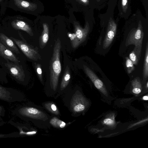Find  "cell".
<instances>
[{"label": "cell", "mask_w": 148, "mask_h": 148, "mask_svg": "<svg viewBox=\"0 0 148 148\" xmlns=\"http://www.w3.org/2000/svg\"><path fill=\"white\" fill-rule=\"evenodd\" d=\"M13 114L21 119L30 122L41 129L49 128L50 115L40 107L31 102L18 106L12 111Z\"/></svg>", "instance_id": "obj_1"}, {"label": "cell", "mask_w": 148, "mask_h": 148, "mask_svg": "<svg viewBox=\"0 0 148 148\" xmlns=\"http://www.w3.org/2000/svg\"><path fill=\"white\" fill-rule=\"evenodd\" d=\"M63 100L71 116L75 117L84 113L89 105L88 100L78 89L68 90L64 94Z\"/></svg>", "instance_id": "obj_2"}, {"label": "cell", "mask_w": 148, "mask_h": 148, "mask_svg": "<svg viewBox=\"0 0 148 148\" xmlns=\"http://www.w3.org/2000/svg\"><path fill=\"white\" fill-rule=\"evenodd\" d=\"M61 42L58 39L53 48V56L50 66V77L49 87L45 90V94L48 97H53L58 90L59 77L61 71L60 60Z\"/></svg>", "instance_id": "obj_3"}, {"label": "cell", "mask_w": 148, "mask_h": 148, "mask_svg": "<svg viewBox=\"0 0 148 148\" xmlns=\"http://www.w3.org/2000/svg\"><path fill=\"white\" fill-rule=\"evenodd\" d=\"M27 20L25 17L18 15L5 16L1 21L2 24L4 26L11 27L15 30L24 31L30 36H33L32 28Z\"/></svg>", "instance_id": "obj_4"}, {"label": "cell", "mask_w": 148, "mask_h": 148, "mask_svg": "<svg viewBox=\"0 0 148 148\" xmlns=\"http://www.w3.org/2000/svg\"><path fill=\"white\" fill-rule=\"evenodd\" d=\"M144 36L142 23L139 21L137 28L132 29L127 38L125 45L126 46L133 45L135 47L134 50L140 60L142 48V42Z\"/></svg>", "instance_id": "obj_5"}, {"label": "cell", "mask_w": 148, "mask_h": 148, "mask_svg": "<svg viewBox=\"0 0 148 148\" xmlns=\"http://www.w3.org/2000/svg\"><path fill=\"white\" fill-rule=\"evenodd\" d=\"M73 24L75 33L69 34V36L72 47L76 48L85 40L89 31L90 26L87 21L83 28L77 22L74 21Z\"/></svg>", "instance_id": "obj_6"}, {"label": "cell", "mask_w": 148, "mask_h": 148, "mask_svg": "<svg viewBox=\"0 0 148 148\" xmlns=\"http://www.w3.org/2000/svg\"><path fill=\"white\" fill-rule=\"evenodd\" d=\"M25 99L24 94L20 91L0 85V100L8 103L21 102Z\"/></svg>", "instance_id": "obj_7"}, {"label": "cell", "mask_w": 148, "mask_h": 148, "mask_svg": "<svg viewBox=\"0 0 148 148\" xmlns=\"http://www.w3.org/2000/svg\"><path fill=\"white\" fill-rule=\"evenodd\" d=\"M8 7L15 11L29 13L36 10L37 5L28 0H9Z\"/></svg>", "instance_id": "obj_8"}, {"label": "cell", "mask_w": 148, "mask_h": 148, "mask_svg": "<svg viewBox=\"0 0 148 148\" xmlns=\"http://www.w3.org/2000/svg\"><path fill=\"white\" fill-rule=\"evenodd\" d=\"M8 123L17 129L20 137L31 136L37 134V129L28 123H23L9 120Z\"/></svg>", "instance_id": "obj_9"}, {"label": "cell", "mask_w": 148, "mask_h": 148, "mask_svg": "<svg viewBox=\"0 0 148 148\" xmlns=\"http://www.w3.org/2000/svg\"><path fill=\"white\" fill-rule=\"evenodd\" d=\"M10 38L27 58L33 60H38L39 55L38 53L26 42L23 40L16 39L12 37H10Z\"/></svg>", "instance_id": "obj_10"}, {"label": "cell", "mask_w": 148, "mask_h": 148, "mask_svg": "<svg viewBox=\"0 0 148 148\" xmlns=\"http://www.w3.org/2000/svg\"><path fill=\"white\" fill-rule=\"evenodd\" d=\"M5 65L10 74L18 83L23 84L25 80V74L22 67L18 63L9 62L7 60Z\"/></svg>", "instance_id": "obj_11"}, {"label": "cell", "mask_w": 148, "mask_h": 148, "mask_svg": "<svg viewBox=\"0 0 148 148\" xmlns=\"http://www.w3.org/2000/svg\"><path fill=\"white\" fill-rule=\"evenodd\" d=\"M117 25L112 18H110L108 25L106 34L103 42V48L106 49L111 44L116 34Z\"/></svg>", "instance_id": "obj_12"}, {"label": "cell", "mask_w": 148, "mask_h": 148, "mask_svg": "<svg viewBox=\"0 0 148 148\" xmlns=\"http://www.w3.org/2000/svg\"><path fill=\"white\" fill-rule=\"evenodd\" d=\"M84 71L93 83L95 86L103 94L106 95L107 92L103 82L99 79L95 73L86 66L84 65Z\"/></svg>", "instance_id": "obj_13"}, {"label": "cell", "mask_w": 148, "mask_h": 148, "mask_svg": "<svg viewBox=\"0 0 148 148\" xmlns=\"http://www.w3.org/2000/svg\"><path fill=\"white\" fill-rule=\"evenodd\" d=\"M71 76L69 67H67L66 70L63 77L62 80L57 93L54 97L55 99H56L59 97L64 94L68 90L67 88L69 84Z\"/></svg>", "instance_id": "obj_14"}, {"label": "cell", "mask_w": 148, "mask_h": 148, "mask_svg": "<svg viewBox=\"0 0 148 148\" xmlns=\"http://www.w3.org/2000/svg\"><path fill=\"white\" fill-rule=\"evenodd\" d=\"M0 56L6 60L18 63L20 61L13 52L0 42Z\"/></svg>", "instance_id": "obj_15"}, {"label": "cell", "mask_w": 148, "mask_h": 148, "mask_svg": "<svg viewBox=\"0 0 148 148\" xmlns=\"http://www.w3.org/2000/svg\"><path fill=\"white\" fill-rule=\"evenodd\" d=\"M0 42L8 49L16 54H19L20 51L14 41L4 33H0Z\"/></svg>", "instance_id": "obj_16"}, {"label": "cell", "mask_w": 148, "mask_h": 148, "mask_svg": "<svg viewBox=\"0 0 148 148\" xmlns=\"http://www.w3.org/2000/svg\"><path fill=\"white\" fill-rule=\"evenodd\" d=\"M73 121L66 122L57 116L51 115L49 120V123L51 126L59 130H63L71 124Z\"/></svg>", "instance_id": "obj_17"}, {"label": "cell", "mask_w": 148, "mask_h": 148, "mask_svg": "<svg viewBox=\"0 0 148 148\" xmlns=\"http://www.w3.org/2000/svg\"><path fill=\"white\" fill-rule=\"evenodd\" d=\"M43 108L52 115L60 117L61 114L56 104L53 101H48L45 102L42 104Z\"/></svg>", "instance_id": "obj_18"}, {"label": "cell", "mask_w": 148, "mask_h": 148, "mask_svg": "<svg viewBox=\"0 0 148 148\" xmlns=\"http://www.w3.org/2000/svg\"><path fill=\"white\" fill-rule=\"evenodd\" d=\"M43 26V30L40 38L41 44L42 46L45 45L49 39V28L47 24L44 23Z\"/></svg>", "instance_id": "obj_19"}, {"label": "cell", "mask_w": 148, "mask_h": 148, "mask_svg": "<svg viewBox=\"0 0 148 148\" xmlns=\"http://www.w3.org/2000/svg\"><path fill=\"white\" fill-rule=\"evenodd\" d=\"M131 84L132 87V92L135 94H139L141 91L142 85L139 78H135L132 80Z\"/></svg>", "instance_id": "obj_20"}, {"label": "cell", "mask_w": 148, "mask_h": 148, "mask_svg": "<svg viewBox=\"0 0 148 148\" xmlns=\"http://www.w3.org/2000/svg\"><path fill=\"white\" fill-rule=\"evenodd\" d=\"M143 76L145 78L148 76V43L147 42L145 49V52L143 70Z\"/></svg>", "instance_id": "obj_21"}, {"label": "cell", "mask_w": 148, "mask_h": 148, "mask_svg": "<svg viewBox=\"0 0 148 148\" xmlns=\"http://www.w3.org/2000/svg\"><path fill=\"white\" fill-rule=\"evenodd\" d=\"M9 0H0V21L4 17Z\"/></svg>", "instance_id": "obj_22"}, {"label": "cell", "mask_w": 148, "mask_h": 148, "mask_svg": "<svg viewBox=\"0 0 148 148\" xmlns=\"http://www.w3.org/2000/svg\"><path fill=\"white\" fill-rule=\"evenodd\" d=\"M125 65L128 73L130 74L135 69V67L131 61L128 57L125 58Z\"/></svg>", "instance_id": "obj_23"}, {"label": "cell", "mask_w": 148, "mask_h": 148, "mask_svg": "<svg viewBox=\"0 0 148 148\" xmlns=\"http://www.w3.org/2000/svg\"><path fill=\"white\" fill-rule=\"evenodd\" d=\"M129 58L134 65H137L139 60L134 50L129 54Z\"/></svg>", "instance_id": "obj_24"}, {"label": "cell", "mask_w": 148, "mask_h": 148, "mask_svg": "<svg viewBox=\"0 0 148 148\" xmlns=\"http://www.w3.org/2000/svg\"><path fill=\"white\" fill-rule=\"evenodd\" d=\"M5 110L3 107L0 105V126L3 125L5 123L3 118L5 116Z\"/></svg>", "instance_id": "obj_25"}, {"label": "cell", "mask_w": 148, "mask_h": 148, "mask_svg": "<svg viewBox=\"0 0 148 148\" xmlns=\"http://www.w3.org/2000/svg\"><path fill=\"white\" fill-rule=\"evenodd\" d=\"M16 133L14 132L8 134H3L0 133V138H8L16 137Z\"/></svg>", "instance_id": "obj_26"}, {"label": "cell", "mask_w": 148, "mask_h": 148, "mask_svg": "<svg viewBox=\"0 0 148 148\" xmlns=\"http://www.w3.org/2000/svg\"><path fill=\"white\" fill-rule=\"evenodd\" d=\"M128 0H121V6L123 11L126 12L128 8Z\"/></svg>", "instance_id": "obj_27"}, {"label": "cell", "mask_w": 148, "mask_h": 148, "mask_svg": "<svg viewBox=\"0 0 148 148\" xmlns=\"http://www.w3.org/2000/svg\"><path fill=\"white\" fill-rule=\"evenodd\" d=\"M36 68V71L38 75V77L40 81L42 83V71L40 67V66L39 64H38L37 65Z\"/></svg>", "instance_id": "obj_28"}, {"label": "cell", "mask_w": 148, "mask_h": 148, "mask_svg": "<svg viewBox=\"0 0 148 148\" xmlns=\"http://www.w3.org/2000/svg\"><path fill=\"white\" fill-rule=\"evenodd\" d=\"M103 122L104 124L109 125H113L115 123L113 119L109 118L105 119L103 120Z\"/></svg>", "instance_id": "obj_29"}, {"label": "cell", "mask_w": 148, "mask_h": 148, "mask_svg": "<svg viewBox=\"0 0 148 148\" xmlns=\"http://www.w3.org/2000/svg\"><path fill=\"white\" fill-rule=\"evenodd\" d=\"M80 3L84 5H87L89 4V0H76Z\"/></svg>", "instance_id": "obj_30"}, {"label": "cell", "mask_w": 148, "mask_h": 148, "mask_svg": "<svg viewBox=\"0 0 148 148\" xmlns=\"http://www.w3.org/2000/svg\"><path fill=\"white\" fill-rule=\"evenodd\" d=\"M143 100H148V97L147 96H145L143 97Z\"/></svg>", "instance_id": "obj_31"}, {"label": "cell", "mask_w": 148, "mask_h": 148, "mask_svg": "<svg viewBox=\"0 0 148 148\" xmlns=\"http://www.w3.org/2000/svg\"><path fill=\"white\" fill-rule=\"evenodd\" d=\"M147 88L148 87V82H147Z\"/></svg>", "instance_id": "obj_32"}, {"label": "cell", "mask_w": 148, "mask_h": 148, "mask_svg": "<svg viewBox=\"0 0 148 148\" xmlns=\"http://www.w3.org/2000/svg\"><path fill=\"white\" fill-rule=\"evenodd\" d=\"M97 1L99 2L100 1V0H97Z\"/></svg>", "instance_id": "obj_33"}]
</instances>
